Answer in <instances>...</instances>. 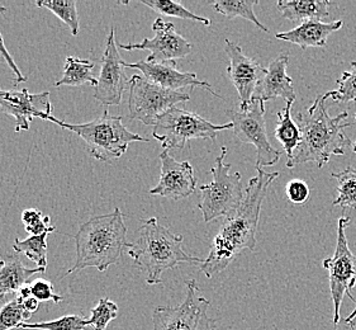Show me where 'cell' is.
<instances>
[{
  "instance_id": "1",
  "label": "cell",
  "mask_w": 356,
  "mask_h": 330,
  "mask_svg": "<svg viewBox=\"0 0 356 330\" xmlns=\"http://www.w3.org/2000/svg\"><path fill=\"white\" fill-rule=\"evenodd\" d=\"M257 177L250 180L243 203L225 219L208 257L200 265L207 278L223 272L243 251H255L263 202L271 183L279 177V172L266 173L260 166H257Z\"/></svg>"
},
{
  "instance_id": "2",
  "label": "cell",
  "mask_w": 356,
  "mask_h": 330,
  "mask_svg": "<svg viewBox=\"0 0 356 330\" xmlns=\"http://www.w3.org/2000/svg\"><path fill=\"white\" fill-rule=\"evenodd\" d=\"M326 93L318 95L305 113H297L300 143L286 160L288 168H296L305 163H316L318 168L327 164L331 157L343 155L350 139L343 135V129L353 123H345L349 112L331 117L326 109Z\"/></svg>"
},
{
  "instance_id": "3",
  "label": "cell",
  "mask_w": 356,
  "mask_h": 330,
  "mask_svg": "<svg viewBox=\"0 0 356 330\" xmlns=\"http://www.w3.org/2000/svg\"><path fill=\"white\" fill-rule=\"evenodd\" d=\"M72 237L76 244V259L64 277L92 267L106 272L120 262L124 251L131 246L124 215L120 208H114L111 214L90 217Z\"/></svg>"
},
{
  "instance_id": "4",
  "label": "cell",
  "mask_w": 356,
  "mask_h": 330,
  "mask_svg": "<svg viewBox=\"0 0 356 330\" xmlns=\"http://www.w3.org/2000/svg\"><path fill=\"white\" fill-rule=\"evenodd\" d=\"M184 237L172 234L159 223L156 217L145 220L137 240L131 243L129 254L136 266L146 273L149 285L163 282V273L181 263L202 265L203 259L193 257L183 249Z\"/></svg>"
},
{
  "instance_id": "5",
  "label": "cell",
  "mask_w": 356,
  "mask_h": 330,
  "mask_svg": "<svg viewBox=\"0 0 356 330\" xmlns=\"http://www.w3.org/2000/svg\"><path fill=\"white\" fill-rule=\"evenodd\" d=\"M46 121L76 134L81 140H84L90 155L104 163H111L115 159L121 158L131 143H147V139L131 132L122 123V117L111 115L108 109L90 123L72 125L60 121L54 116H49Z\"/></svg>"
},
{
  "instance_id": "6",
  "label": "cell",
  "mask_w": 356,
  "mask_h": 330,
  "mask_svg": "<svg viewBox=\"0 0 356 330\" xmlns=\"http://www.w3.org/2000/svg\"><path fill=\"white\" fill-rule=\"evenodd\" d=\"M227 152V148L223 146L221 155L216 159V165L211 169L213 180L200 187L198 208L207 223L222 216L231 215L243 203L245 197L241 174H231V164L225 162Z\"/></svg>"
},
{
  "instance_id": "7",
  "label": "cell",
  "mask_w": 356,
  "mask_h": 330,
  "mask_svg": "<svg viewBox=\"0 0 356 330\" xmlns=\"http://www.w3.org/2000/svg\"><path fill=\"white\" fill-rule=\"evenodd\" d=\"M229 129H234L231 123L216 125L197 113L172 107L159 117L152 129V136L160 141L163 150H181L193 139H209L214 141L218 132Z\"/></svg>"
},
{
  "instance_id": "8",
  "label": "cell",
  "mask_w": 356,
  "mask_h": 330,
  "mask_svg": "<svg viewBox=\"0 0 356 330\" xmlns=\"http://www.w3.org/2000/svg\"><path fill=\"white\" fill-rule=\"evenodd\" d=\"M350 217L342 216L337 221V243L334 256L322 262L323 268L328 271L330 292L334 302V325L340 323L342 301L346 294L356 304L353 296V288L356 286V256L350 251L346 229L349 228Z\"/></svg>"
},
{
  "instance_id": "9",
  "label": "cell",
  "mask_w": 356,
  "mask_h": 330,
  "mask_svg": "<svg viewBox=\"0 0 356 330\" xmlns=\"http://www.w3.org/2000/svg\"><path fill=\"white\" fill-rule=\"evenodd\" d=\"M186 299L180 305L154 310V330H213L214 320L208 316L211 302L200 294L197 281H186Z\"/></svg>"
},
{
  "instance_id": "10",
  "label": "cell",
  "mask_w": 356,
  "mask_h": 330,
  "mask_svg": "<svg viewBox=\"0 0 356 330\" xmlns=\"http://www.w3.org/2000/svg\"><path fill=\"white\" fill-rule=\"evenodd\" d=\"M129 118L155 126L159 117L179 103H186L191 95L186 92L169 91L155 86L141 75H132L129 79Z\"/></svg>"
},
{
  "instance_id": "11",
  "label": "cell",
  "mask_w": 356,
  "mask_h": 330,
  "mask_svg": "<svg viewBox=\"0 0 356 330\" xmlns=\"http://www.w3.org/2000/svg\"><path fill=\"white\" fill-rule=\"evenodd\" d=\"M227 116L234 125V134L243 144H251L257 149V166H274L282 157L269 141L265 123V102L252 98L246 111L235 112L228 109Z\"/></svg>"
},
{
  "instance_id": "12",
  "label": "cell",
  "mask_w": 356,
  "mask_h": 330,
  "mask_svg": "<svg viewBox=\"0 0 356 330\" xmlns=\"http://www.w3.org/2000/svg\"><path fill=\"white\" fill-rule=\"evenodd\" d=\"M152 29L155 31L154 38H145L140 43H120V47L126 51H150V56L146 60L154 63H177V60L186 58L192 52V43L179 35L171 22L157 18Z\"/></svg>"
},
{
  "instance_id": "13",
  "label": "cell",
  "mask_w": 356,
  "mask_h": 330,
  "mask_svg": "<svg viewBox=\"0 0 356 330\" xmlns=\"http://www.w3.org/2000/svg\"><path fill=\"white\" fill-rule=\"evenodd\" d=\"M115 45L114 29L108 35L106 50L100 61L98 83L94 86L93 97L106 106H120L129 80L126 77L124 65Z\"/></svg>"
},
{
  "instance_id": "14",
  "label": "cell",
  "mask_w": 356,
  "mask_h": 330,
  "mask_svg": "<svg viewBox=\"0 0 356 330\" xmlns=\"http://www.w3.org/2000/svg\"><path fill=\"white\" fill-rule=\"evenodd\" d=\"M0 109L15 120V132L29 131L33 118L47 120L52 112L50 92L32 94L27 89L1 91Z\"/></svg>"
},
{
  "instance_id": "15",
  "label": "cell",
  "mask_w": 356,
  "mask_h": 330,
  "mask_svg": "<svg viewBox=\"0 0 356 330\" xmlns=\"http://www.w3.org/2000/svg\"><path fill=\"white\" fill-rule=\"evenodd\" d=\"M225 45V50L229 58L227 75L240 97L241 111H246L251 104L257 84L263 78L266 69L259 64L257 60L246 56L241 46L237 43L226 40Z\"/></svg>"
},
{
  "instance_id": "16",
  "label": "cell",
  "mask_w": 356,
  "mask_h": 330,
  "mask_svg": "<svg viewBox=\"0 0 356 330\" xmlns=\"http://www.w3.org/2000/svg\"><path fill=\"white\" fill-rule=\"evenodd\" d=\"M161 174L156 187L151 188L150 194L161 196L170 200H183L192 196L197 188V178L189 162H177L163 150L160 154Z\"/></svg>"
},
{
  "instance_id": "17",
  "label": "cell",
  "mask_w": 356,
  "mask_h": 330,
  "mask_svg": "<svg viewBox=\"0 0 356 330\" xmlns=\"http://www.w3.org/2000/svg\"><path fill=\"white\" fill-rule=\"evenodd\" d=\"M127 69H136L143 74V78L149 80L152 84L161 86L169 91L181 92L184 88H204L211 93L221 98L213 91L212 86L206 80H200L194 72H180L177 68V63H154L147 60H140L136 63H123Z\"/></svg>"
},
{
  "instance_id": "18",
  "label": "cell",
  "mask_w": 356,
  "mask_h": 330,
  "mask_svg": "<svg viewBox=\"0 0 356 330\" xmlns=\"http://www.w3.org/2000/svg\"><path fill=\"white\" fill-rule=\"evenodd\" d=\"M288 64L289 55L286 54H280L278 58H274L259 81L252 98L263 102L283 98L286 103H294L297 95L294 92L292 78L286 74Z\"/></svg>"
},
{
  "instance_id": "19",
  "label": "cell",
  "mask_w": 356,
  "mask_h": 330,
  "mask_svg": "<svg viewBox=\"0 0 356 330\" xmlns=\"http://www.w3.org/2000/svg\"><path fill=\"white\" fill-rule=\"evenodd\" d=\"M342 21L325 22L308 21L300 23L298 27L277 33V38L286 42L298 45L302 50L308 47H323L328 37L342 27Z\"/></svg>"
},
{
  "instance_id": "20",
  "label": "cell",
  "mask_w": 356,
  "mask_h": 330,
  "mask_svg": "<svg viewBox=\"0 0 356 330\" xmlns=\"http://www.w3.org/2000/svg\"><path fill=\"white\" fill-rule=\"evenodd\" d=\"M46 268H27L18 256H9L0 260V299L7 294L19 292L23 286L38 273H44Z\"/></svg>"
},
{
  "instance_id": "21",
  "label": "cell",
  "mask_w": 356,
  "mask_h": 330,
  "mask_svg": "<svg viewBox=\"0 0 356 330\" xmlns=\"http://www.w3.org/2000/svg\"><path fill=\"white\" fill-rule=\"evenodd\" d=\"M277 6L285 19L305 23L328 18L331 3L327 0H280Z\"/></svg>"
},
{
  "instance_id": "22",
  "label": "cell",
  "mask_w": 356,
  "mask_h": 330,
  "mask_svg": "<svg viewBox=\"0 0 356 330\" xmlns=\"http://www.w3.org/2000/svg\"><path fill=\"white\" fill-rule=\"evenodd\" d=\"M94 61L69 56L64 66V77L55 83V86H80L90 84L95 86L98 78L93 74Z\"/></svg>"
},
{
  "instance_id": "23",
  "label": "cell",
  "mask_w": 356,
  "mask_h": 330,
  "mask_svg": "<svg viewBox=\"0 0 356 330\" xmlns=\"http://www.w3.org/2000/svg\"><path fill=\"white\" fill-rule=\"evenodd\" d=\"M292 106L293 103H286V106L277 113L279 123L274 131V136L278 139L280 144L283 145V149L288 158L292 157L293 151L297 149L302 139L300 127L291 115Z\"/></svg>"
},
{
  "instance_id": "24",
  "label": "cell",
  "mask_w": 356,
  "mask_h": 330,
  "mask_svg": "<svg viewBox=\"0 0 356 330\" xmlns=\"http://www.w3.org/2000/svg\"><path fill=\"white\" fill-rule=\"evenodd\" d=\"M208 3L213 6L218 13L226 15L228 19L241 17L243 19L254 23L257 29H261L263 32H269V29L265 27L263 23H260L254 12V7L259 4V0H214Z\"/></svg>"
},
{
  "instance_id": "25",
  "label": "cell",
  "mask_w": 356,
  "mask_h": 330,
  "mask_svg": "<svg viewBox=\"0 0 356 330\" xmlns=\"http://www.w3.org/2000/svg\"><path fill=\"white\" fill-rule=\"evenodd\" d=\"M47 237L49 234L42 235H29L24 240L15 239L13 251L17 254H24L27 258L35 262L41 268L47 267Z\"/></svg>"
},
{
  "instance_id": "26",
  "label": "cell",
  "mask_w": 356,
  "mask_h": 330,
  "mask_svg": "<svg viewBox=\"0 0 356 330\" xmlns=\"http://www.w3.org/2000/svg\"><path fill=\"white\" fill-rule=\"evenodd\" d=\"M331 177L337 180V197L334 206L356 210V169L349 166L342 172L331 173Z\"/></svg>"
},
{
  "instance_id": "27",
  "label": "cell",
  "mask_w": 356,
  "mask_h": 330,
  "mask_svg": "<svg viewBox=\"0 0 356 330\" xmlns=\"http://www.w3.org/2000/svg\"><path fill=\"white\" fill-rule=\"evenodd\" d=\"M36 6L49 9L69 27V29L72 31V36L78 35L80 23H79L76 1H74V0H38Z\"/></svg>"
},
{
  "instance_id": "28",
  "label": "cell",
  "mask_w": 356,
  "mask_h": 330,
  "mask_svg": "<svg viewBox=\"0 0 356 330\" xmlns=\"http://www.w3.org/2000/svg\"><path fill=\"white\" fill-rule=\"evenodd\" d=\"M141 3L155 10L160 15H168V17H175L184 21L200 22L204 26H211V19L206 17H200L194 15L189 9L183 7L180 3L170 1V0H141Z\"/></svg>"
},
{
  "instance_id": "29",
  "label": "cell",
  "mask_w": 356,
  "mask_h": 330,
  "mask_svg": "<svg viewBox=\"0 0 356 330\" xmlns=\"http://www.w3.org/2000/svg\"><path fill=\"white\" fill-rule=\"evenodd\" d=\"M31 316L32 314L24 309L23 299L17 296L0 309V330L18 329Z\"/></svg>"
},
{
  "instance_id": "30",
  "label": "cell",
  "mask_w": 356,
  "mask_h": 330,
  "mask_svg": "<svg viewBox=\"0 0 356 330\" xmlns=\"http://www.w3.org/2000/svg\"><path fill=\"white\" fill-rule=\"evenodd\" d=\"M339 88L336 91L326 92V97L335 103H351L356 102V61H351L350 70L342 72L341 78L337 80Z\"/></svg>"
},
{
  "instance_id": "31",
  "label": "cell",
  "mask_w": 356,
  "mask_h": 330,
  "mask_svg": "<svg viewBox=\"0 0 356 330\" xmlns=\"http://www.w3.org/2000/svg\"><path fill=\"white\" fill-rule=\"evenodd\" d=\"M89 325V319L79 315H65L52 322L29 324L22 323L18 329L38 330H84Z\"/></svg>"
},
{
  "instance_id": "32",
  "label": "cell",
  "mask_w": 356,
  "mask_h": 330,
  "mask_svg": "<svg viewBox=\"0 0 356 330\" xmlns=\"http://www.w3.org/2000/svg\"><path fill=\"white\" fill-rule=\"evenodd\" d=\"M22 223L24 229L31 235H42L51 234L56 228L51 225L50 216H43L42 212L36 208H27L22 212Z\"/></svg>"
},
{
  "instance_id": "33",
  "label": "cell",
  "mask_w": 356,
  "mask_h": 330,
  "mask_svg": "<svg viewBox=\"0 0 356 330\" xmlns=\"http://www.w3.org/2000/svg\"><path fill=\"white\" fill-rule=\"evenodd\" d=\"M89 325H93L94 330H106L108 324L118 315V306L115 302L107 297L100 299L97 306L92 309Z\"/></svg>"
},
{
  "instance_id": "34",
  "label": "cell",
  "mask_w": 356,
  "mask_h": 330,
  "mask_svg": "<svg viewBox=\"0 0 356 330\" xmlns=\"http://www.w3.org/2000/svg\"><path fill=\"white\" fill-rule=\"evenodd\" d=\"M31 292L32 296L36 297L38 301H54L56 305L63 301V296L54 292V286L49 281L36 280L31 285Z\"/></svg>"
},
{
  "instance_id": "35",
  "label": "cell",
  "mask_w": 356,
  "mask_h": 330,
  "mask_svg": "<svg viewBox=\"0 0 356 330\" xmlns=\"http://www.w3.org/2000/svg\"><path fill=\"white\" fill-rule=\"evenodd\" d=\"M286 197L296 205H303L309 198V187L305 180H294L286 186Z\"/></svg>"
},
{
  "instance_id": "36",
  "label": "cell",
  "mask_w": 356,
  "mask_h": 330,
  "mask_svg": "<svg viewBox=\"0 0 356 330\" xmlns=\"http://www.w3.org/2000/svg\"><path fill=\"white\" fill-rule=\"evenodd\" d=\"M7 10V8L0 7V15L1 13H4ZM0 55L4 58V60L7 61L8 66L12 69V72H15V84H19V83H23V81H26L27 78L22 74L21 70H19V68L17 66V64L15 63V58H12V55L9 54V51L7 50V47H6V45H4V40H3V36H1V33H0Z\"/></svg>"
},
{
  "instance_id": "37",
  "label": "cell",
  "mask_w": 356,
  "mask_h": 330,
  "mask_svg": "<svg viewBox=\"0 0 356 330\" xmlns=\"http://www.w3.org/2000/svg\"><path fill=\"white\" fill-rule=\"evenodd\" d=\"M23 305H24V309L27 310L29 314H33L40 308V301L37 300L36 297L29 296L27 299H23Z\"/></svg>"
},
{
  "instance_id": "38",
  "label": "cell",
  "mask_w": 356,
  "mask_h": 330,
  "mask_svg": "<svg viewBox=\"0 0 356 330\" xmlns=\"http://www.w3.org/2000/svg\"><path fill=\"white\" fill-rule=\"evenodd\" d=\"M356 317V306L355 309L353 310V313L350 314L346 319H345V323L349 324L350 327L353 328V330H356L355 328H354V325H353V322H354V319Z\"/></svg>"
},
{
  "instance_id": "39",
  "label": "cell",
  "mask_w": 356,
  "mask_h": 330,
  "mask_svg": "<svg viewBox=\"0 0 356 330\" xmlns=\"http://www.w3.org/2000/svg\"><path fill=\"white\" fill-rule=\"evenodd\" d=\"M354 118H355V123H356V115H355V117H354ZM353 150H354V152H355V154H356V141H355V143H354V146H353Z\"/></svg>"
}]
</instances>
